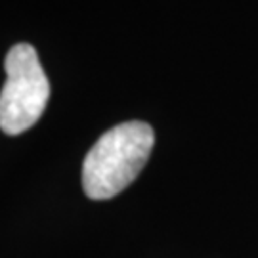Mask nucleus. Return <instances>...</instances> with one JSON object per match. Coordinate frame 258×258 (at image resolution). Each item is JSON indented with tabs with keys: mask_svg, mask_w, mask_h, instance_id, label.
Returning <instances> with one entry per match:
<instances>
[{
	"mask_svg": "<svg viewBox=\"0 0 258 258\" xmlns=\"http://www.w3.org/2000/svg\"><path fill=\"white\" fill-rule=\"evenodd\" d=\"M153 144V128L142 120H128L107 130L84 157V194L94 201H103L124 191L146 166Z\"/></svg>",
	"mask_w": 258,
	"mask_h": 258,
	"instance_id": "1",
	"label": "nucleus"
},
{
	"mask_svg": "<svg viewBox=\"0 0 258 258\" xmlns=\"http://www.w3.org/2000/svg\"><path fill=\"white\" fill-rule=\"evenodd\" d=\"M6 83L0 90V130L18 136L37 124L50 100V83L35 46L19 42L4 59Z\"/></svg>",
	"mask_w": 258,
	"mask_h": 258,
	"instance_id": "2",
	"label": "nucleus"
}]
</instances>
